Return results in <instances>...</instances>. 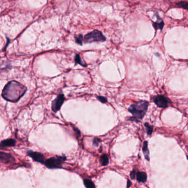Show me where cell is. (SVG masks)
Listing matches in <instances>:
<instances>
[{
  "label": "cell",
  "mask_w": 188,
  "mask_h": 188,
  "mask_svg": "<svg viewBox=\"0 0 188 188\" xmlns=\"http://www.w3.org/2000/svg\"><path fill=\"white\" fill-rule=\"evenodd\" d=\"M153 101L155 104L160 108H165L169 103L168 99L163 95H157L153 98Z\"/></svg>",
  "instance_id": "obj_6"
},
{
  "label": "cell",
  "mask_w": 188,
  "mask_h": 188,
  "mask_svg": "<svg viewBox=\"0 0 188 188\" xmlns=\"http://www.w3.org/2000/svg\"><path fill=\"white\" fill-rule=\"evenodd\" d=\"M76 42L78 44H80L81 45H82L83 44V37L82 35H79L78 36H75Z\"/></svg>",
  "instance_id": "obj_17"
},
{
  "label": "cell",
  "mask_w": 188,
  "mask_h": 188,
  "mask_svg": "<svg viewBox=\"0 0 188 188\" xmlns=\"http://www.w3.org/2000/svg\"><path fill=\"white\" fill-rule=\"evenodd\" d=\"M143 154L145 157V158L146 160H149L150 158H149V151L148 149V143L147 141H145L143 143Z\"/></svg>",
  "instance_id": "obj_11"
},
{
  "label": "cell",
  "mask_w": 188,
  "mask_h": 188,
  "mask_svg": "<svg viewBox=\"0 0 188 188\" xmlns=\"http://www.w3.org/2000/svg\"><path fill=\"white\" fill-rule=\"evenodd\" d=\"M101 142V140L98 139V138H97V137H95L94 139V140H93V146H95V147H97V146L99 145V143Z\"/></svg>",
  "instance_id": "obj_19"
},
{
  "label": "cell",
  "mask_w": 188,
  "mask_h": 188,
  "mask_svg": "<svg viewBox=\"0 0 188 188\" xmlns=\"http://www.w3.org/2000/svg\"><path fill=\"white\" fill-rule=\"evenodd\" d=\"M145 127H146V129H147V134L149 135H151L152 132V131H153V127L151 126L150 124H148L147 123L145 124Z\"/></svg>",
  "instance_id": "obj_18"
},
{
  "label": "cell",
  "mask_w": 188,
  "mask_h": 188,
  "mask_svg": "<svg viewBox=\"0 0 188 188\" xmlns=\"http://www.w3.org/2000/svg\"><path fill=\"white\" fill-rule=\"evenodd\" d=\"M83 182H84L85 187L86 188H93L95 187L94 184L93 183V182L91 180L85 179L83 180Z\"/></svg>",
  "instance_id": "obj_14"
},
{
  "label": "cell",
  "mask_w": 188,
  "mask_h": 188,
  "mask_svg": "<svg viewBox=\"0 0 188 188\" xmlns=\"http://www.w3.org/2000/svg\"><path fill=\"white\" fill-rule=\"evenodd\" d=\"M10 39H8V38H7V44H6V47H5V48H6V47H7L8 46V43H10Z\"/></svg>",
  "instance_id": "obj_23"
},
{
  "label": "cell",
  "mask_w": 188,
  "mask_h": 188,
  "mask_svg": "<svg viewBox=\"0 0 188 188\" xmlns=\"http://www.w3.org/2000/svg\"><path fill=\"white\" fill-rule=\"evenodd\" d=\"M28 155H29L34 160L35 162H38L40 163L44 164V156L42 153L37 152H33L32 151H29L27 152Z\"/></svg>",
  "instance_id": "obj_7"
},
{
  "label": "cell",
  "mask_w": 188,
  "mask_h": 188,
  "mask_svg": "<svg viewBox=\"0 0 188 188\" xmlns=\"http://www.w3.org/2000/svg\"><path fill=\"white\" fill-rule=\"evenodd\" d=\"M65 99V97L63 94H59L52 102V110L55 113L59 111Z\"/></svg>",
  "instance_id": "obj_5"
},
{
  "label": "cell",
  "mask_w": 188,
  "mask_h": 188,
  "mask_svg": "<svg viewBox=\"0 0 188 188\" xmlns=\"http://www.w3.org/2000/svg\"><path fill=\"white\" fill-rule=\"evenodd\" d=\"M75 61L76 64H79L81 66L83 67H86L87 64L85 62V61H83L80 57L79 54H76L75 57Z\"/></svg>",
  "instance_id": "obj_13"
},
{
  "label": "cell",
  "mask_w": 188,
  "mask_h": 188,
  "mask_svg": "<svg viewBox=\"0 0 188 188\" xmlns=\"http://www.w3.org/2000/svg\"><path fill=\"white\" fill-rule=\"evenodd\" d=\"M1 162L4 163H8L15 160L14 157L10 153H7L1 152L0 153Z\"/></svg>",
  "instance_id": "obj_8"
},
{
  "label": "cell",
  "mask_w": 188,
  "mask_h": 188,
  "mask_svg": "<svg viewBox=\"0 0 188 188\" xmlns=\"http://www.w3.org/2000/svg\"><path fill=\"white\" fill-rule=\"evenodd\" d=\"M148 106V103L147 102L140 100L136 103L131 105L129 108V111L132 113L135 118L142 119L146 114Z\"/></svg>",
  "instance_id": "obj_2"
},
{
  "label": "cell",
  "mask_w": 188,
  "mask_h": 188,
  "mask_svg": "<svg viewBox=\"0 0 188 188\" xmlns=\"http://www.w3.org/2000/svg\"><path fill=\"white\" fill-rule=\"evenodd\" d=\"M100 161L101 165L103 166H105L108 165L109 159L107 155H102L100 158Z\"/></svg>",
  "instance_id": "obj_12"
},
{
  "label": "cell",
  "mask_w": 188,
  "mask_h": 188,
  "mask_svg": "<svg viewBox=\"0 0 188 188\" xmlns=\"http://www.w3.org/2000/svg\"><path fill=\"white\" fill-rule=\"evenodd\" d=\"M165 24L164 22L162 20H160V22H153V25L154 27V28L157 30V29H160L162 30L163 29V27L164 26Z\"/></svg>",
  "instance_id": "obj_15"
},
{
  "label": "cell",
  "mask_w": 188,
  "mask_h": 188,
  "mask_svg": "<svg viewBox=\"0 0 188 188\" xmlns=\"http://www.w3.org/2000/svg\"><path fill=\"white\" fill-rule=\"evenodd\" d=\"M97 98L98 99V100L100 101V102H102V103H105L106 102H107V99L106 98L104 97H102V96H97Z\"/></svg>",
  "instance_id": "obj_20"
},
{
  "label": "cell",
  "mask_w": 188,
  "mask_h": 188,
  "mask_svg": "<svg viewBox=\"0 0 188 188\" xmlns=\"http://www.w3.org/2000/svg\"><path fill=\"white\" fill-rule=\"evenodd\" d=\"M137 180L142 183H145L147 180V175L145 172H140L137 173L136 174Z\"/></svg>",
  "instance_id": "obj_10"
},
{
  "label": "cell",
  "mask_w": 188,
  "mask_h": 188,
  "mask_svg": "<svg viewBox=\"0 0 188 188\" xmlns=\"http://www.w3.org/2000/svg\"><path fill=\"white\" fill-rule=\"evenodd\" d=\"M135 174H136V172L135 170H133L131 172V173H130V177L132 179H135Z\"/></svg>",
  "instance_id": "obj_21"
},
{
  "label": "cell",
  "mask_w": 188,
  "mask_h": 188,
  "mask_svg": "<svg viewBox=\"0 0 188 188\" xmlns=\"http://www.w3.org/2000/svg\"><path fill=\"white\" fill-rule=\"evenodd\" d=\"M16 145V141L13 139H8L2 141L1 143V147H13Z\"/></svg>",
  "instance_id": "obj_9"
},
{
  "label": "cell",
  "mask_w": 188,
  "mask_h": 188,
  "mask_svg": "<svg viewBox=\"0 0 188 188\" xmlns=\"http://www.w3.org/2000/svg\"><path fill=\"white\" fill-rule=\"evenodd\" d=\"M27 91V88L16 81L9 82L5 86L2 91V97L11 102H17Z\"/></svg>",
  "instance_id": "obj_1"
},
{
  "label": "cell",
  "mask_w": 188,
  "mask_h": 188,
  "mask_svg": "<svg viewBox=\"0 0 188 188\" xmlns=\"http://www.w3.org/2000/svg\"><path fill=\"white\" fill-rule=\"evenodd\" d=\"M106 38L104 36L103 33L97 30L87 34L85 36L84 41L85 43H91L95 42H104Z\"/></svg>",
  "instance_id": "obj_3"
},
{
  "label": "cell",
  "mask_w": 188,
  "mask_h": 188,
  "mask_svg": "<svg viewBox=\"0 0 188 188\" xmlns=\"http://www.w3.org/2000/svg\"><path fill=\"white\" fill-rule=\"evenodd\" d=\"M178 6L179 7L183 8L184 9L188 10V2L185 1H181L177 4Z\"/></svg>",
  "instance_id": "obj_16"
},
{
  "label": "cell",
  "mask_w": 188,
  "mask_h": 188,
  "mask_svg": "<svg viewBox=\"0 0 188 188\" xmlns=\"http://www.w3.org/2000/svg\"><path fill=\"white\" fill-rule=\"evenodd\" d=\"M130 185H131V182H130V180H127V188H129Z\"/></svg>",
  "instance_id": "obj_22"
},
{
  "label": "cell",
  "mask_w": 188,
  "mask_h": 188,
  "mask_svg": "<svg viewBox=\"0 0 188 188\" xmlns=\"http://www.w3.org/2000/svg\"><path fill=\"white\" fill-rule=\"evenodd\" d=\"M66 159L65 157H52L46 160L44 162V165L50 169L61 168L62 167L63 163Z\"/></svg>",
  "instance_id": "obj_4"
}]
</instances>
